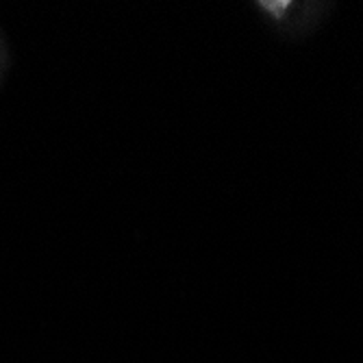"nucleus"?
<instances>
[{"instance_id":"1","label":"nucleus","mask_w":363,"mask_h":363,"mask_svg":"<svg viewBox=\"0 0 363 363\" xmlns=\"http://www.w3.org/2000/svg\"><path fill=\"white\" fill-rule=\"evenodd\" d=\"M263 7L272 9L274 13H283V11H285V7H289V3H263Z\"/></svg>"}]
</instances>
